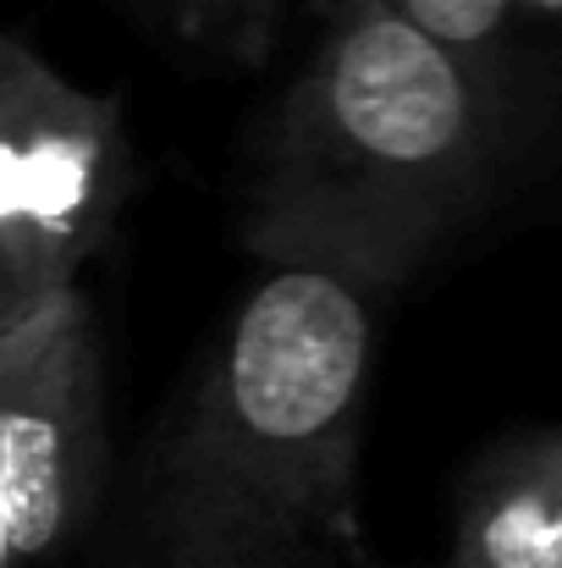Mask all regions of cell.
Listing matches in <instances>:
<instances>
[{
  "mask_svg": "<svg viewBox=\"0 0 562 568\" xmlns=\"http://www.w3.org/2000/svg\"><path fill=\"white\" fill-rule=\"evenodd\" d=\"M150 33L221 61H259L282 28V0H111Z\"/></svg>",
  "mask_w": 562,
  "mask_h": 568,
  "instance_id": "obj_7",
  "label": "cell"
},
{
  "mask_svg": "<svg viewBox=\"0 0 562 568\" xmlns=\"http://www.w3.org/2000/svg\"><path fill=\"white\" fill-rule=\"evenodd\" d=\"M513 139L519 116L447 50L380 0H337L254 139L243 243L391 293L486 210Z\"/></svg>",
  "mask_w": 562,
  "mask_h": 568,
  "instance_id": "obj_2",
  "label": "cell"
},
{
  "mask_svg": "<svg viewBox=\"0 0 562 568\" xmlns=\"http://www.w3.org/2000/svg\"><path fill=\"white\" fill-rule=\"evenodd\" d=\"M441 568H562V436L552 425L513 430L463 469Z\"/></svg>",
  "mask_w": 562,
  "mask_h": 568,
  "instance_id": "obj_5",
  "label": "cell"
},
{
  "mask_svg": "<svg viewBox=\"0 0 562 568\" xmlns=\"http://www.w3.org/2000/svg\"><path fill=\"white\" fill-rule=\"evenodd\" d=\"M397 22L447 50L480 89L524 116V11L519 0H380Z\"/></svg>",
  "mask_w": 562,
  "mask_h": 568,
  "instance_id": "obj_6",
  "label": "cell"
},
{
  "mask_svg": "<svg viewBox=\"0 0 562 568\" xmlns=\"http://www.w3.org/2000/svg\"><path fill=\"white\" fill-rule=\"evenodd\" d=\"M519 11H524V22H558L562 0H519Z\"/></svg>",
  "mask_w": 562,
  "mask_h": 568,
  "instance_id": "obj_8",
  "label": "cell"
},
{
  "mask_svg": "<svg viewBox=\"0 0 562 568\" xmlns=\"http://www.w3.org/2000/svg\"><path fill=\"white\" fill-rule=\"evenodd\" d=\"M105 480V343L78 287L0 304V530L50 568L94 525Z\"/></svg>",
  "mask_w": 562,
  "mask_h": 568,
  "instance_id": "obj_3",
  "label": "cell"
},
{
  "mask_svg": "<svg viewBox=\"0 0 562 568\" xmlns=\"http://www.w3.org/2000/svg\"><path fill=\"white\" fill-rule=\"evenodd\" d=\"M0 568H17L11 564V547H6V530H0Z\"/></svg>",
  "mask_w": 562,
  "mask_h": 568,
  "instance_id": "obj_9",
  "label": "cell"
},
{
  "mask_svg": "<svg viewBox=\"0 0 562 568\" xmlns=\"http://www.w3.org/2000/svg\"><path fill=\"white\" fill-rule=\"evenodd\" d=\"M380 298L343 271L265 265L155 453V568H331L359 552Z\"/></svg>",
  "mask_w": 562,
  "mask_h": 568,
  "instance_id": "obj_1",
  "label": "cell"
},
{
  "mask_svg": "<svg viewBox=\"0 0 562 568\" xmlns=\"http://www.w3.org/2000/svg\"><path fill=\"white\" fill-rule=\"evenodd\" d=\"M127 193L122 105L0 33V304L78 287Z\"/></svg>",
  "mask_w": 562,
  "mask_h": 568,
  "instance_id": "obj_4",
  "label": "cell"
}]
</instances>
